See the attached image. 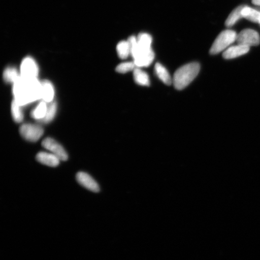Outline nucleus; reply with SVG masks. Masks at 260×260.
<instances>
[{
    "instance_id": "nucleus-13",
    "label": "nucleus",
    "mask_w": 260,
    "mask_h": 260,
    "mask_svg": "<svg viewBox=\"0 0 260 260\" xmlns=\"http://www.w3.org/2000/svg\"><path fill=\"white\" fill-rule=\"evenodd\" d=\"M138 41L140 48V53L137 57L142 53H147V52L152 50V38L151 35L143 32V34H139L138 37Z\"/></svg>"
},
{
    "instance_id": "nucleus-23",
    "label": "nucleus",
    "mask_w": 260,
    "mask_h": 260,
    "mask_svg": "<svg viewBox=\"0 0 260 260\" xmlns=\"http://www.w3.org/2000/svg\"><path fill=\"white\" fill-rule=\"evenodd\" d=\"M136 68L134 61H128L119 64L116 68L117 72L125 74L131 71H134Z\"/></svg>"
},
{
    "instance_id": "nucleus-20",
    "label": "nucleus",
    "mask_w": 260,
    "mask_h": 260,
    "mask_svg": "<svg viewBox=\"0 0 260 260\" xmlns=\"http://www.w3.org/2000/svg\"><path fill=\"white\" fill-rule=\"evenodd\" d=\"M117 53H118L119 58L122 59H125L129 55H131V48L128 41H121L117 45Z\"/></svg>"
},
{
    "instance_id": "nucleus-11",
    "label": "nucleus",
    "mask_w": 260,
    "mask_h": 260,
    "mask_svg": "<svg viewBox=\"0 0 260 260\" xmlns=\"http://www.w3.org/2000/svg\"><path fill=\"white\" fill-rule=\"evenodd\" d=\"M37 159L41 164L48 167H56L59 164L60 159L53 154L46 152H40L37 155Z\"/></svg>"
},
{
    "instance_id": "nucleus-22",
    "label": "nucleus",
    "mask_w": 260,
    "mask_h": 260,
    "mask_svg": "<svg viewBox=\"0 0 260 260\" xmlns=\"http://www.w3.org/2000/svg\"><path fill=\"white\" fill-rule=\"evenodd\" d=\"M57 106L56 102L54 101L51 103H48L47 111L45 118L41 121V122L44 123H50L55 118L57 113Z\"/></svg>"
},
{
    "instance_id": "nucleus-1",
    "label": "nucleus",
    "mask_w": 260,
    "mask_h": 260,
    "mask_svg": "<svg viewBox=\"0 0 260 260\" xmlns=\"http://www.w3.org/2000/svg\"><path fill=\"white\" fill-rule=\"evenodd\" d=\"M13 94L19 105L24 106L42 99L41 81L21 77L14 84Z\"/></svg>"
},
{
    "instance_id": "nucleus-15",
    "label": "nucleus",
    "mask_w": 260,
    "mask_h": 260,
    "mask_svg": "<svg viewBox=\"0 0 260 260\" xmlns=\"http://www.w3.org/2000/svg\"><path fill=\"white\" fill-rule=\"evenodd\" d=\"M155 74L160 79L162 82L167 84V85H171L173 80H172L170 73L168 70L166 69L164 66L160 63H157L155 66Z\"/></svg>"
},
{
    "instance_id": "nucleus-5",
    "label": "nucleus",
    "mask_w": 260,
    "mask_h": 260,
    "mask_svg": "<svg viewBox=\"0 0 260 260\" xmlns=\"http://www.w3.org/2000/svg\"><path fill=\"white\" fill-rule=\"evenodd\" d=\"M237 42L244 46H256L260 43V38L257 32L252 29H245L237 35Z\"/></svg>"
},
{
    "instance_id": "nucleus-10",
    "label": "nucleus",
    "mask_w": 260,
    "mask_h": 260,
    "mask_svg": "<svg viewBox=\"0 0 260 260\" xmlns=\"http://www.w3.org/2000/svg\"><path fill=\"white\" fill-rule=\"evenodd\" d=\"M42 100L47 103L54 101L55 90L53 84L50 81L44 80L41 81Z\"/></svg>"
},
{
    "instance_id": "nucleus-17",
    "label": "nucleus",
    "mask_w": 260,
    "mask_h": 260,
    "mask_svg": "<svg viewBox=\"0 0 260 260\" xmlns=\"http://www.w3.org/2000/svg\"><path fill=\"white\" fill-rule=\"evenodd\" d=\"M20 77L21 74L19 73L18 70L14 67L6 68L4 73H3V79L6 83L14 84Z\"/></svg>"
},
{
    "instance_id": "nucleus-7",
    "label": "nucleus",
    "mask_w": 260,
    "mask_h": 260,
    "mask_svg": "<svg viewBox=\"0 0 260 260\" xmlns=\"http://www.w3.org/2000/svg\"><path fill=\"white\" fill-rule=\"evenodd\" d=\"M42 145L44 148L50 151L51 153L57 156L60 160L66 161L68 160L67 152L64 150L63 146L54 139L50 138L45 139L42 142Z\"/></svg>"
},
{
    "instance_id": "nucleus-21",
    "label": "nucleus",
    "mask_w": 260,
    "mask_h": 260,
    "mask_svg": "<svg viewBox=\"0 0 260 260\" xmlns=\"http://www.w3.org/2000/svg\"><path fill=\"white\" fill-rule=\"evenodd\" d=\"M22 107L15 100L13 101L11 105V113L13 119L16 122L20 123L23 121L24 115Z\"/></svg>"
},
{
    "instance_id": "nucleus-12",
    "label": "nucleus",
    "mask_w": 260,
    "mask_h": 260,
    "mask_svg": "<svg viewBox=\"0 0 260 260\" xmlns=\"http://www.w3.org/2000/svg\"><path fill=\"white\" fill-rule=\"evenodd\" d=\"M155 54L152 50L148 53H142L134 60L136 68L148 67L151 65L154 60Z\"/></svg>"
},
{
    "instance_id": "nucleus-9",
    "label": "nucleus",
    "mask_w": 260,
    "mask_h": 260,
    "mask_svg": "<svg viewBox=\"0 0 260 260\" xmlns=\"http://www.w3.org/2000/svg\"><path fill=\"white\" fill-rule=\"evenodd\" d=\"M249 51V47L242 45H237L228 48L223 53V57L225 59H232L246 54Z\"/></svg>"
},
{
    "instance_id": "nucleus-3",
    "label": "nucleus",
    "mask_w": 260,
    "mask_h": 260,
    "mask_svg": "<svg viewBox=\"0 0 260 260\" xmlns=\"http://www.w3.org/2000/svg\"><path fill=\"white\" fill-rule=\"evenodd\" d=\"M237 34L235 31L226 30L220 32L211 47L210 53L212 55L219 54L237 41Z\"/></svg>"
},
{
    "instance_id": "nucleus-18",
    "label": "nucleus",
    "mask_w": 260,
    "mask_h": 260,
    "mask_svg": "<svg viewBox=\"0 0 260 260\" xmlns=\"http://www.w3.org/2000/svg\"><path fill=\"white\" fill-rule=\"evenodd\" d=\"M245 5L240 6L231 13L229 17L226 19L225 25L226 27H230L235 25L237 21L243 18L242 12Z\"/></svg>"
},
{
    "instance_id": "nucleus-4",
    "label": "nucleus",
    "mask_w": 260,
    "mask_h": 260,
    "mask_svg": "<svg viewBox=\"0 0 260 260\" xmlns=\"http://www.w3.org/2000/svg\"><path fill=\"white\" fill-rule=\"evenodd\" d=\"M19 132L24 139L28 141L35 142L42 137L44 131L40 125L34 123H24L19 128Z\"/></svg>"
},
{
    "instance_id": "nucleus-14",
    "label": "nucleus",
    "mask_w": 260,
    "mask_h": 260,
    "mask_svg": "<svg viewBox=\"0 0 260 260\" xmlns=\"http://www.w3.org/2000/svg\"><path fill=\"white\" fill-rule=\"evenodd\" d=\"M133 76L135 82L139 85L143 86H149L150 85V81L147 73L142 71L141 68H136L133 71Z\"/></svg>"
},
{
    "instance_id": "nucleus-16",
    "label": "nucleus",
    "mask_w": 260,
    "mask_h": 260,
    "mask_svg": "<svg viewBox=\"0 0 260 260\" xmlns=\"http://www.w3.org/2000/svg\"><path fill=\"white\" fill-rule=\"evenodd\" d=\"M47 107L48 103L42 101L36 108L32 110L31 112L32 118L40 122L42 121L46 115Z\"/></svg>"
},
{
    "instance_id": "nucleus-6",
    "label": "nucleus",
    "mask_w": 260,
    "mask_h": 260,
    "mask_svg": "<svg viewBox=\"0 0 260 260\" xmlns=\"http://www.w3.org/2000/svg\"><path fill=\"white\" fill-rule=\"evenodd\" d=\"M21 76L29 79H37L39 68L34 58L27 57L22 60L20 68Z\"/></svg>"
},
{
    "instance_id": "nucleus-2",
    "label": "nucleus",
    "mask_w": 260,
    "mask_h": 260,
    "mask_svg": "<svg viewBox=\"0 0 260 260\" xmlns=\"http://www.w3.org/2000/svg\"><path fill=\"white\" fill-rule=\"evenodd\" d=\"M200 71V64L192 62L184 65L175 72L173 83L175 89L183 90L192 82Z\"/></svg>"
},
{
    "instance_id": "nucleus-24",
    "label": "nucleus",
    "mask_w": 260,
    "mask_h": 260,
    "mask_svg": "<svg viewBox=\"0 0 260 260\" xmlns=\"http://www.w3.org/2000/svg\"><path fill=\"white\" fill-rule=\"evenodd\" d=\"M252 3L253 5L260 6V0H252Z\"/></svg>"
},
{
    "instance_id": "nucleus-19",
    "label": "nucleus",
    "mask_w": 260,
    "mask_h": 260,
    "mask_svg": "<svg viewBox=\"0 0 260 260\" xmlns=\"http://www.w3.org/2000/svg\"><path fill=\"white\" fill-rule=\"evenodd\" d=\"M243 18L253 22H260V12L248 6L243 8L242 12Z\"/></svg>"
},
{
    "instance_id": "nucleus-8",
    "label": "nucleus",
    "mask_w": 260,
    "mask_h": 260,
    "mask_svg": "<svg viewBox=\"0 0 260 260\" xmlns=\"http://www.w3.org/2000/svg\"><path fill=\"white\" fill-rule=\"evenodd\" d=\"M76 178L79 183L87 189L93 191V192L100 191V188L99 184L88 174L80 172L77 174Z\"/></svg>"
}]
</instances>
